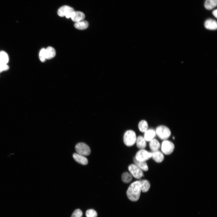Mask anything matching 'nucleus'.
<instances>
[{
	"instance_id": "7",
	"label": "nucleus",
	"mask_w": 217,
	"mask_h": 217,
	"mask_svg": "<svg viewBox=\"0 0 217 217\" xmlns=\"http://www.w3.org/2000/svg\"><path fill=\"white\" fill-rule=\"evenodd\" d=\"M151 153L143 149H141L137 153L135 157L136 159L138 161L146 162L151 157Z\"/></svg>"
},
{
	"instance_id": "13",
	"label": "nucleus",
	"mask_w": 217,
	"mask_h": 217,
	"mask_svg": "<svg viewBox=\"0 0 217 217\" xmlns=\"http://www.w3.org/2000/svg\"><path fill=\"white\" fill-rule=\"evenodd\" d=\"M156 135V131L153 129H148L145 132L144 138L146 141H150L153 139Z\"/></svg>"
},
{
	"instance_id": "1",
	"label": "nucleus",
	"mask_w": 217,
	"mask_h": 217,
	"mask_svg": "<svg viewBox=\"0 0 217 217\" xmlns=\"http://www.w3.org/2000/svg\"><path fill=\"white\" fill-rule=\"evenodd\" d=\"M141 191L140 182L139 181H136L131 183L128 187L127 195L130 200L136 201L139 199Z\"/></svg>"
},
{
	"instance_id": "11",
	"label": "nucleus",
	"mask_w": 217,
	"mask_h": 217,
	"mask_svg": "<svg viewBox=\"0 0 217 217\" xmlns=\"http://www.w3.org/2000/svg\"><path fill=\"white\" fill-rule=\"evenodd\" d=\"M73 157L77 162L83 165H86L88 163L87 159L84 156L77 153L73 154Z\"/></svg>"
},
{
	"instance_id": "19",
	"label": "nucleus",
	"mask_w": 217,
	"mask_h": 217,
	"mask_svg": "<svg viewBox=\"0 0 217 217\" xmlns=\"http://www.w3.org/2000/svg\"><path fill=\"white\" fill-rule=\"evenodd\" d=\"M88 26V22L85 20H81L76 22L74 24V27L79 30H83L86 29Z\"/></svg>"
},
{
	"instance_id": "9",
	"label": "nucleus",
	"mask_w": 217,
	"mask_h": 217,
	"mask_svg": "<svg viewBox=\"0 0 217 217\" xmlns=\"http://www.w3.org/2000/svg\"><path fill=\"white\" fill-rule=\"evenodd\" d=\"M151 153V157L157 163H160L164 160V156L163 153L160 151L157 150L153 151Z\"/></svg>"
},
{
	"instance_id": "23",
	"label": "nucleus",
	"mask_w": 217,
	"mask_h": 217,
	"mask_svg": "<svg viewBox=\"0 0 217 217\" xmlns=\"http://www.w3.org/2000/svg\"><path fill=\"white\" fill-rule=\"evenodd\" d=\"M132 177L131 175L128 172L124 173L121 176V179L125 183H128L132 180Z\"/></svg>"
},
{
	"instance_id": "12",
	"label": "nucleus",
	"mask_w": 217,
	"mask_h": 217,
	"mask_svg": "<svg viewBox=\"0 0 217 217\" xmlns=\"http://www.w3.org/2000/svg\"><path fill=\"white\" fill-rule=\"evenodd\" d=\"M204 26L206 29L208 30H215L217 28V22L215 20L213 19H207L205 22Z\"/></svg>"
},
{
	"instance_id": "18",
	"label": "nucleus",
	"mask_w": 217,
	"mask_h": 217,
	"mask_svg": "<svg viewBox=\"0 0 217 217\" xmlns=\"http://www.w3.org/2000/svg\"><path fill=\"white\" fill-rule=\"evenodd\" d=\"M217 0H206L204 4L205 8L207 10H211L217 6Z\"/></svg>"
},
{
	"instance_id": "27",
	"label": "nucleus",
	"mask_w": 217,
	"mask_h": 217,
	"mask_svg": "<svg viewBox=\"0 0 217 217\" xmlns=\"http://www.w3.org/2000/svg\"><path fill=\"white\" fill-rule=\"evenodd\" d=\"M9 67L7 64L0 62V73L8 70Z\"/></svg>"
},
{
	"instance_id": "16",
	"label": "nucleus",
	"mask_w": 217,
	"mask_h": 217,
	"mask_svg": "<svg viewBox=\"0 0 217 217\" xmlns=\"http://www.w3.org/2000/svg\"><path fill=\"white\" fill-rule=\"evenodd\" d=\"M134 162L135 165L142 171H146L148 170V166L146 162H142L137 160L135 158H134Z\"/></svg>"
},
{
	"instance_id": "28",
	"label": "nucleus",
	"mask_w": 217,
	"mask_h": 217,
	"mask_svg": "<svg viewBox=\"0 0 217 217\" xmlns=\"http://www.w3.org/2000/svg\"><path fill=\"white\" fill-rule=\"evenodd\" d=\"M212 14L216 18H217V10L215 9L212 12Z\"/></svg>"
},
{
	"instance_id": "3",
	"label": "nucleus",
	"mask_w": 217,
	"mask_h": 217,
	"mask_svg": "<svg viewBox=\"0 0 217 217\" xmlns=\"http://www.w3.org/2000/svg\"><path fill=\"white\" fill-rule=\"evenodd\" d=\"M136 133L132 130H128L124 134V142L127 146H131L133 145L136 143Z\"/></svg>"
},
{
	"instance_id": "22",
	"label": "nucleus",
	"mask_w": 217,
	"mask_h": 217,
	"mask_svg": "<svg viewBox=\"0 0 217 217\" xmlns=\"http://www.w3.org/2000/svg\"><path fill=\"white\" fill-rule=\"evenodd\" d=\"M9 61V57L8 54L5 51L0 52V62L7 64Z\"/></svg>"
},
{
	"instance_id": "21",
	"label": "nucleus",
	"mask_w": 217,
	"mask_h": 217,
	"mask_svg": "<svg viewBox=\"0 0 217 217\" xmlns=\"http://www.w3.org/2000/svg\"><path fill=\"white\" fill-rule=\"evenodd\" d=\"M138 128L141 132L145 133L148 129V125L147 122L145 120L140 121L138 124Z\"/></svg>"
},
{
	"instance_id": "25",
	"label": "nucleus",
	"mask_w": 217,
	"mask_h": 217,
	"mask_svg": "<svg viewBox=\"0 0 217 217\" xmlns=\"http://www.w3.org/2000/svg\"><path fill=\"white\" fill-rule=\"evenodd\" d=\"M45 49V48L42 49L39 53V58L40 61L42 62H44L46 59Z\"/></svg>"
},
{
	"instance_id": "2",
	"label": "nucleus",
	"mask_w": 217,
	"mask_h": 217,
	"mask_svg": "<svg viewBox=\"0 0 217 217\" xmlns=\"http://www.w3.org/2000/svg\"><path fill=\"white\" fill-rule=\"evenodd\" d=\"M156 134L161 140L167 139L171 135L170 129L167 126L161 125L157 127L155 131Z\"/></svg>"
},
{
	"instance_id": "10",
	"label": "nucleus",
	"mask_w": 217,
	"mask_h": 217,
	"mask_svg": "<svg viewBox=\"0 0 217 217\" xmlns=\"http://www.w3.org/2000/svg\"><path fill=\"white\" fill-rule=\"evenodd\" d=\"M85 17L84 14L80 11H74L72 14L71 18L72 20L77 22L82 20Z\"/></svg>"
},
{
	"instance_id": "20",
	"label": "nucleus",
	"mask_w": 217,
	"mask_h": 217,
	"mask_svg": "<svg viewBox=\"0 0 217 217\" xmlns=\"http://www.w3.org/2000/svg\"><path fill=\"white\" fill-rule=\"evenodd\" d=\"M139 181L141 184V191L143 192H146L148 191L150 187L149 181L146 180H141Z\"/></svg>"
},
{
	"instance_id": "4",
	"label": "nucleus",
	"mask_w": 217,
	"mask_h": 217,
	"mask_svg": "<svg viewBox=\"0 0 217 217\" xmlns=\"http://www.w3.org/2000/svg\"><path fill=\"white\" fill-rule=\"evenodd\" d=\"M175 147L174 144L171 141L167 140H163L161 146L162 153L167 155L171 154L174 151Z\"/></svg>"
},
{
	"instance_id": "14",
	"label": "nucleus",
	"mask_w": 217,
	"mask_h": 217,
	"mask_svg": "<svg viewBox=\"0 0 217 217\" xmlns=\"http://www.w3.org/2000/svg\"><path fill=\"white\" fill-rule=\"evenodd\" d=\"M46 58L48 59L54 58L56 52L55 49L51 46H49L45 49Z\"/></svg>"
},
{
	"instance_id": "15",
	"label": "nucleus",
	"mask_w": 217,
	"mask_h": 217,
	"mask_svg": "<svg viewBox=\"0 0 217 217\" xmlns=\"http://www.w3.org/2000/svg\"><path fill=\"white\" fill-rule=\"evenodd\" d=\"M149 146L150 149L153 151H155L158 150L160 147V145L157 140L153 139L150 141Z\"/></svg>"
},
{
	"instance_id": "17",
	"label": "nucleus",
	"mask_w": 217,
	"mask_h": 217,
	"mask_svg": "<svg viewBox=\"0 0 217 217\" xmlns=\"http://www.w3.org/2000/svg\"><path fill=\"white\" fill-rule=\"evenodd\" d=\"M136 142L137 147L140 149H143L146 147V140L142 136H139L137 138Z\"/></svg>"
},
{
	"instance_id": "24",
	"label": "nucleus",
	"mask_w": 217,
	"mask_h": 217,
	"mask_svg": "<svg viewBox=\"0 0 217 217\" xmlns=\"http://www.w3.org/2000/svg\"><path fill=\"white\" fill-rule=\"evenodd\" d=\"M86 217H97V214L95 210L93 209H89L86 211Z\"/></svg>"
},
{
	"instance_id": "6",
	"label": "nucleus",
	"mask_w": 217,
	"mask_h": 217,
	"mask_svg": "<svg viewBox=\"0 0 217 217\" xmlns=\"http://www.w3.org/2000/svg\"><path fill=\"white\" fill-rule=\"evenodd\" d=\"M74 9L68 6L64 5L60 7L58 11V14L60 17L65 16L67 18L71 17L74 11Z\"/></svg>"
},
{
	"instance_id": "26",
	"label": "nucleus",
	"mask_w": 217,
	"mask_h": 217,
	"mask_svg": "<svg viewBox=\"0 0 217 217\" xmlns=\"http://www.w3.org/2000/svg\"><path fill=\"white\" fill-rule=\"evenodd\" d=\"M82 211L80 209H77L74 211L71 217H82Z\"/></svg>"
},
{
	"instance_id": "5",
	"label": "nucleus",
	"mask_w": 217,
	"mask_h": 217,
	"mask_svg": "<svg viewBox=\"0 0 217 217\" xmlns=\"http://www.w3.org/2000/svg\"><path fill=\"white\" fill-rule=\"evenodd\" d=\"M75 149L77 153L84 156L89 155L91 153L90 147L83 143H78L75 146Z\"/></svg>"
},
{
	"instance_id": "8",
	"label": "nucleus",
	"mask_w": 217,
	"mask_h": 217,
	"mask_svg": "<svg viewBox=\"0 0 217 217\" xmlns=\"http://www.w3.org/2000/svg\"><path fill=\"white\" fill-rule=\"evenodd\" d=\"M128 168L132 176L136 178L140 179L143 176L142 171L135 164L130 165Z\"/></svg>"
}]
</instances>
